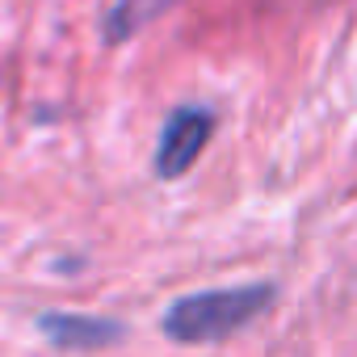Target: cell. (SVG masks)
I'll use <instances>...</instances> for the list:
<instances>
[{
  "label": "cell",
  "mask_w": 357,
  "mask_h": 357,
  "mask_svg": "<svg viewBox=\"0 0 357 357\" xmlns=\"http://www.w3.org/2000/svg\"><path fill=\"white\" fill-rule=\"evenodd\" d=\"M273 282H248V286H223V290H198L176 298L164 311V336L181 344H215L248 328L261 311L273 307Z\"/></svg>",
  "instance_id": "1"
},
{
  "label": "cell",
  "mask_w": 357,
  "mask_h": 357,
  "mask_svg": "<svg viewBox=\"0 0 357 357\" xmlns=\"http://www.w3.org/2000/svg\"><path fill=\"white\" fill-rule=\"evenodd\" d=\"M211 135H215V114L206 105H176L155 143V176L172 181V176L190 172L202 147L211 143Z\"/></svg>",
  "instance_id": "2"
},
{
  "label": "cell",
  "mask_w": 357,
  "mask_h": 357,
  "mask_svg": "<svg viewBox=\"0 0 357 357\" xmlns=\"http://www.w3.org/2000/svg\"><path fill=\"white\" fill-rule=\"evenodd\" d=\"M38 332L55 349H72V353H89V349H105V344L126 340V324L105 319V315H84V311H43Z\"/></svg>",
  "instance_id": "3"
},
{
  "label": "cell",
  "mask_w": 357,
  "mask_h": 357,
  "mask_svg": "<svg viewBox=\"0 0 357 357\" xmlns=\"http://www.w3.org/2000/svg\"><path fill=\"white\" fill-rule=\"evenodd\" d=\"M172 5H181V0H118L101 22V38L105 43H126L139 30H147L160 13H168Z\"/></svg>",
  "instance_id": "4"
}]
</instances>
